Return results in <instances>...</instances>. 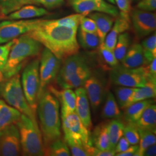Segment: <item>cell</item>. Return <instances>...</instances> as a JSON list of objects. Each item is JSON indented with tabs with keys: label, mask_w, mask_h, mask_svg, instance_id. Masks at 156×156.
I'll return each instance as SVG.
<instances>
[{
	"label": "cell",
	"mask_w": 156,
	"mask_h": 156,
	"mask_svg": "<svg viewBox=\"0 0 156 156\" xmlns=\"http://www.w3.org/2000/svg\"><path fill=\"white\" fill-rule=\"evenodd\" d=\"M62 129L64 138H69L86 147L93 146L91 133L86 128L76 112L62 117Z\"/></svg>",
	"instance_id": "cell-8"
},
{
	"label": "cell",
	"mask_w": 156,
	"mask_h": 156,
	"mask_svg": "<svg viewBox=\"0 0 156 156\" xmlns=\"http://www.w3.org/2000/svg\"><path fill=\"white\" fill-rule=\"evenodd\" d=\"M138 130L140 134V145L135 156H143V153L147 147L156 144V133L145 129H138Z\"/></svg>",
	"instance_id": "cell-34"
},
{
	"label": "cell",
	"mask_w": 156,
	"mask_h": 156,
	"mask_svg": "<svg viewBox=\"0 0 156 156\" xmlns=\"http://www.w3.org/2000/svg\"><path fill=\"white\" fill-rule=\"evenodd\" d=\"M22 153L20 138L16 123L0 131V156H16Z\"/></svg>",
	"instance_id": "cell-11"
},
{
	"label": "cell",
	"mask_w": 156,
	"mask_h": 156,
	"mask_svg": "<svg viewBox=\"0 0 156 156\" xmlns=\"http://www.w3.org/2000/svg\"><path fill=\"white\" fill-rule=\"evenodd\" d=\"M110 71V80L116 85L138 88L147 82L144 66L129 68L119 64Z\"/></svg>",
	"instance_id": "cell-7"
},
{
	"label": "cell",
	"mask_w": 156,
	"mask_h": 156,
	"mask_svg": "<svg viewBox=\"0 0 156 156\" xmlns=\"http://www.w3.org/2000/svg\"><path fill=\"white\" fill-rule=\"evenodd\" d=\"M84 15L78 13L71 15L56 20H43V23L49 26H62L67 28L78 29L80 22L82 17Z\"/></svg>",
	"instance_id": "cell-31"
},
{
	"label": "cell",
	"mask_w": 156,
	"mask_h": 156,
	"mask_svg": "<svg viewBox=\"0 0 156 156\" xmlns=\"http://www.w3.org/2000/svg\"><path fill=\"white\" fill-rule=\"evenodd\" d=\"M15 39L4 44V45H0V69H3L7 62L9 51L11 49L12 45L14 44Z\"/></svg>",
	"instance_id": "cell-41"
},
{
	"label": "cell",
	"mask_w": 156,
	"mask_h": 156,
	"mask_svg": "<svg viewBox=\"0 0 156 156\" xmlns=\"http://www.w3.org/2000/svg\"><path fill=\"white\" fill-rule=\"evenodd\" d=\"M2 97L8 104L37 122L35 113L29 105L24 94L19 73L8 79L2 90Z\"/></svg>",
	"instance_id": "cell-5"
},
{
	"label": "cell",
	"mask_w": 156,
	"mask_h": 156,
	"mask_svg": "<svg viewBox=\"0 0 156 156\" xmlns=\"http://www.w3.org/2000/svg\"><path fill=\"white\" fill-rule=\"evenodd\" d=\"M139 146L138 145L130 146L126 151L123 152L116 154L115 156H133L135 155L136 151H138Z\"/></svg>",
	"instance_id": "cell-48"
},
{
	"label": "cell",
	"mask_w": 156,
	"mask_h": 156,
	"mask_svg": "<svg viewBox=\"0 0 156 156\" xmlns=\"http://www.w3.org/2000/svg\"><path fill=\"white\" fill-rule=\"evenodd\" d=\"M80 28L85 32L91 33H97V26L94 20L89 17H82L80 20Z\"/></svg>",
	"instance_id": "cell-43"
},
{
	"label": "cell",
	"mask_w": 156,
	"mask_h": 156,
	"mask_svg": "<svg viewBox=\"0 0 156 156\" xmlns=\"http://www.w3.org/2000/svg\"><path fill=\"white\" fill-rule=\"evenodd\" d=\"M62 66V61L45 48L39 61V84L38 99L48 85L56 79Z\"/></svg>",
	"instance_id": "cell-9"
},
{
	"label": "cell",
	"mask_w": 156,
	"mask_h": 156,
	"mask_svg": "<svg viewBox=\"0 0 156 156\" xmlns=\"http://www.w3.org/2000/svg\"><path fill=\"white\" fill-rule=\"evenodd\" d=\"M123 136L131 145H138L140 142L138 130L133 123H126L124 124Z\"/></svg>",
	"instance_id": "cell-40"
},
{
	"label": "cell",
	"mask_w": 156,
	"mask_h": 156,
	"mask_svg": "<svg viewBox=\"0 0 156 156\" xmlns=\"http://www.w3.org/2000/svg\"><path fill=\"white\" fill-rule=\"evenodd\" d=\"M61 103L62 117L66 116L75 112L76 110V98L75 92L71 89H63L62 91H57L56 90H51V91Z\"/></svg>",
	"instance_id": "cell-17"
},
{
	"label": "cell",
	"mask_w": 156,
	"mask_h": 156,
	"mask_svg": "<svg viewBox=\"0 0 156 156\" xmlns=\"http://www.w3.org/2000/svg\"><path fill=\"white\" fill-rule=\"evenodd\" d=\"M130 146L131 144L129 143L127 140L123 136L120 140H119L115 148L116 154L126 151Z\"/></svg>",
	"instance_id": "cell-46"
},
{
	"label": "cell",
	"mask_w": 156,
	"mask_h": 156,
	"mask_svg": "<svg viewBox=\"0 0 156 156\" xmlns=\"http://www.w3.org/2000/svg\"><path fill=\"white\" fill-rule=\"evenodd\" d=\"M116 155L115 149L109 150H99L94 147L92 156H114Z\"/></svg>",
	"instance_id": "cell-47"
},
{
	"label": "cell",
	"mask_w": 156,
	"mask_h": 156,
	"mask_svg": "<svg viewBox=\"0 0 156 156\" xmlns=\"http://www.w3.org/2000/svg\"><path fill=\"white\" fill-rule=\"evenodd\" d=\"M108 2H109L110 3H111L112 4H115V0H106Z\"/></svg>",
	"instance_id": "cell-52"
},
{
	"label": "cell",
	"mask_w": 156,
	"mask_h": 156,
	"mask_svg": "<svg viewBox=\"0 0 156 156\" xmlns=\"http://www.w3.org/2000/svg\"><path fill=\"white\" fill-rule=\"evenodd\" d=\"M131 44V37L128 33L120 34L113 50L114 55L119 62H121L126 55Z\"/></svg>",
	"instance_id": "cell-36"
},
{
	"label": "cell",
	"mask_w": 156,
	"mask_h": 156,
	"mask_svg": "<svg viewBox=\"0 0 156 156\" xmlns=\"http://www.w3.org/2000/svg\"><path fill=\"white\" fill-rule=\"evenodd\" d=\"M74 11L83 15H87L92 12H102L112 16L117 17L119 14L118 8L104 0L95 1L92 0H79L71 3Z\"/></svg>",
	"instance_id": "cell-14"
},
{
	"label": "cell",
	"mask_w": 156,
	"mask_h": 156,
	"mask_svg": "<svg viewBox=\"0 0 156 156\" xmlns=\"http://www.w3.org/2000/svg\"><path fill=\"white\" fill-rule=\"evenodd\" d=\"M30 4V0H0V12L4 15H8L25 5Z\"/></svg>",
	"instance_id": "cell-38"
},
{
	"label": "cell",
	"mask_w": 156,
	"mask_h": 156,
	"mask_svg": "<svg viewBox=\"0 0 156 156\" xmlns=\"http://www.w3.org/2000/svg\"><path fill=\"white\" fill-rule=\"evenodd\" d=\"M144 57V66L148 65L156 57V35L153 34L145 39L142 43Z\"/></svg>",
	"instance_id": "cell-35"
},
{
	"label": "cell",
	"mask_w": 156,
	"mask_h": 156,
	"mask_svg": "<svg viewBox=\"0 0 156 156\" xmlns=\"http://www.w3.org/2000/svg\"><path fill=\"white\" fill-rule=\"evenodd\" d=\"M83 86L91 108L94 111H96L106 97L105 80L98 74L92 73Z\"/></svg>",
	"instance_id": "cell-13"
},
{
	"label": "cell",
	"mask_w": 156,
	"mask_h": 156,
	"mask_svg": "<svg viewBox=\"0 0 156 156\" xmlns=\"http://www.w3.org/2000/svg\"><path fill=\"white\" fill-rule=\"evenodd\" d=\"M93 145L99 150H109L112 148L110 138L108 131L107 123H101L94 128L91 134Z\"/></svg>",
	"instance_id": "cell-21"
},
{
	"label": "cell",
	"mask_w": 156,
	"mask_h": 156,
	"mask_svg": "<svg viewBox=\"0 0 156 156\" xmlns=\"http://www.w3.org/2000/svg\"><path fill=\"white\" fill-rule=\"evenodd\" d=\"M133 124L138 129H149L156 133V105L153 103L147 106L140 119Z\"/></svg>",
	"instance_id": "cell-23"
},
{
	"label": "cell",
	"mask_w": 156,
	"mask_h": 156,
	"mask_svg": "<svg viewBox=\"0 0 156 156\" xmlns=\"http://www.w3.org/2000/svg\"><path fill=\"white\" fill-rule=\"evenodd\" d=\"M39 60L35 59L25 67L22 73V86L26 98L35 113L38 101Z\"/></svg>",
	"instance_id": "cell-6"
},
{
	"label": "cell",
	"mask_w": 156,
	"mask_h": 156,
	"mask_svg": "<svg viewBox=\"0 0 156 156\" xmlns=\"http://www.w3.org/2000/svg\"><path fill=\"white\" fill-rule=\"evenodd\" d=\"M42 50L38 41L25 34L15 38L2 71L9 79L20 71L28 58L37 56Z\"/></svg>",
	"instance_id": "cell-3"
},
{
	"label": "cell",
	"mask_w": 156,
	"mask_h": 156,
	"mask_svg": "<svg viewBox=\"0 0 156 156\" xmlns=\"http://www.w3.org/2000/svg\"><path fill=\"white\" fill-rule=\"evenodd\" d=\"M71 154L73 156H92L94 146L86 147L84 145L77 143L69 138H64Z\"/></svg>",
	"instance_id": "cell-39"
},
{
	"label": "cell",
	"mask_w": 156,
	"mask_h": 156,
	"mask_svg": "<svg viewBox=\"0 0 156 156\" xmlns=\"http://www.w3.org/2000/svg\"><path fill=\"white\" fill-rule=\"evenodd\" d=\"M89 17L94 20L97 26V34L99 37L100 44L104 42L106 35L110 31L113 25V16L102 12L90 13Z\"/></svg>",
	"instance_id": "cell-18"
},
{
	"label": "cell",
	"mask_w": 156,
	"mask_h": 156,
	"mask_svg": "<svg viewBox=\"0 0 156 156\" xmlns=\"http://www.w3.org/2000/svg\"><path fill=\"white\" fill-rule=\"evenodd\" d=\"M130 21L120 16L116 19L110 31L106 35L104 44L106 47L113 50L117 42V38L120 34L126 32L129 28Z\"/></svg>",
	"instance_id": "cell-19"
},
{
	"label": "cell",
	"mask_w": 156,
	"mask_h": 156,
	"mask_svg": "<svg viewBox=\"0 0 156 156\" xmlns=\"http://www.w3.org/2000/svg\"><path fill=\"white\" fill-rule=\"evenodd\" d=\"M121 62L124 67L129 68L142 66L144 64V57L142 45L134 44L129 46Z\"/></svg>",
	"instance_id": "cell-20"
},
{
	"label": "cell",
	"mask_w": 156,
	"mask_h": 156,
	"mask_svg": "<svg viewBox=\"0 0 156 156\" xmlns=\"http://www.w3.org/2000/svg\"><path fill=\"white\" fill-rule=\"evenodd\" d=\"M156 95V81L148 80L144 87L135 88L131 95L128 106L134 102L154 98Z\"/></svg>",
	"instance_id": "cell-26"
},
{
	"label": "cell",
	"mask_w": 156,
	"mask_h": 156,
	"mask_svg": "<svg viewBox=\"0 0 156 156\" xmlns=\"http://www.w3.org/2000/svg\"><path fill=\"white\" fill-rule=\"evenodd\" d=\"M91 73L90 68H88L64 79L58 84L62 89H76L83 86Z\"/></svg>",
	"instance_id": "cell-27"
},
{
	"label": "cell",
	"mask_w": 156,
	"mask_h": 156,
	"mask_svg": "<svg viewBox=\"0 0 156 156\" xmlns=\"http://www.w3.org/2000/svg\"><path fill=\"white\" fill-rule=\"evenodd\" d=\"M154 103L153 100H145L130 104L124 110L123 119L126 123H134L140 117L146 107Z\"/></svg>",
	"instance_id": "cell-24"
},
{
	"label": "cell",
	"mask_w": 156,
	"mask_h": 156,
	"mask_svg": "<svg viewBox=\"0 0 156 156\" xmlns=\"http://www.w3.org/2000/svg\"><path fill=\"white\" fill-rule=\"evenodd\" d=\"M99 53L101 64L104 68L111 70L119 64V62L114 55L113 50L108 48L104 42L101 44L99 46Z\"/></svg>",
	"instance_id": "cell-33"
},
{
	"label": "cell",
	"mask_w": 156,
	"mask_h": 156,
	"mask_svg": "<svg viewBox=\"0 0 156 156\" xmlns=\"http://www.w3.org/2000/svg\"><path fill=\"white\" fill-rule=\"evenodd\" d=\"M44 147L62 138L60 102L52 92L45 89L39 97L37 108Z\"/></svg>",
	"instance_id": "cell-2"
},
{
	"label": "cell",
	"mask_w": 156,
	"mask_h": 156,
	"mask_svg": "<svg viewBox=\"0 0 156 156\" xmlns=\"http://www.w3.org/2000/svg\"><path fill=\"white\" fill-rule=\"evenodd\" d=\"M79 1V0H68V1L71 4V3H72L73 2H75V1ZM92 1H102V0H92Z\"/></svg>",
	"instance_id": "cell-51"
},
{
	"label": "cell",
	"mask_w": 156,
	"mask_h": 156,
	"mask_svg": "<svg viewBox=\"0 0 156 156\" xmlns=\"http://www.w3.org/2000/svg\"><path fill=\"white\" fill-rule=\"evenodd\" d=\"M131 21L135 33L140 38L149 35L156 30V14L151 12L135 9L131 14Z\"/></svg>",
	"instance_id": "cell-12"
},
{
	"label": "cell",
	"mask_w": 156,
	"mask_h": 156,
	"mask_svg": "<svg viewBox=\"0 0 156 156\" xmlns=\"http://www.w3.org/2000/svg\"><path fill=\"white\" fill-rule=\"evenodd\" d=\"M156 155V144L151 145L145 149L143 156H154Z\"/></svg>",
	"instance_id": "cell-49"
},
{
	"label": "cell",
	"mask_w": 156,
	"mask_h": 156,
	"mask_svg": "<svg viewBox=\"0 0 156 156\" xmlns=\"http://www.w3.org/2000/svg\"><path fill=\"white\" fill-rule=\"evenodd\" d=\"M137 8L145 11H154L156 9V0H140L137 4Z\"/></svg>",
	"instance_id": "cell-45"
},
{
	"label": "cell",
	"mask_w": 156,
	"mask_h": 156,
	"mask_svg": "<svg viewBox=\"0 0 156 156\" xmlns=\"http://www.w3.org/2000/svg\"><path fill=\"white\" fill-rule=\"evenodd\" d=\"M63 62L56 77L57 83L84 69L90 68L86 58L79 53L69 56Z\"/></svg>",
	"instance_id": "cell-15"
},
{
	"label": "cell",
	"mask_w": 156,
	"mask_h": 156,
	"mask_svg": "<svg viewBox=\"0 0 156 156\" xmlns=\"http://www.w3.org/2000/svg\"><path fill=\"white\" fill-rule=\"evenodd\" d=\"M78 29L45 24L41 19L33 30L26 34L50 50L61 61L79 53Z\"/></svg>",
	"instance_id": "cell-1"
},
{
	"label": "cell",
	"mask_w": 156,
	"mask_h": 156,
	"mask_svg": "<svg viewBox=\"0 0 156 156\" xmlns=\"http://www.w3.org/2000/svg\"><path fill=\"white\" fill-rule=\"evenodd\" d=\"M21 115L16 109L0 99V131L11 124L16 123Z\"/></svg>",
	"instance_id": "cell-25"
},
{
	"label": "cell",
	"mask_w": 156,
	"mask_h": 156,
	"mask_svg": "<svg viewBox=\"0 0 156 156\" xmlns=\"http://www.w3.org/2000/svg\"><path fill=\"white\" fill-rule=\"evenodd\" d=\"M75 92L76 96L75 112L84 126L90 131L93 125L89 100L86 90L82 86L76 88Z\"/></svg>",
	"instance_id": "cell-16"
},
{
	"label": "cell",
	"mask_w": 156,
	"mask_h": 156,
	"mask_svg": "<svg viewBox=\"0 0 156 156\" xmlns=\"http://www.w3.org/2000/svg\"><path fill=\"white\" fill-rule=\"evenodd\" d=\"M19 129L22 153L24 156H45L42 135L37 122L22 114L16 122Z\"/></svg>",
	"instance_id": "cell-4"
},
{
	"label": "cell",
	"mask_w": 156,
	"mask_h": 156,
	"mask_svg": "<svg viewBox=\"0 0 156 156\" xmlns=\"http://www.w3.org/2000/svg\"><path fill=\"white\" fill-rule=\"evenodd\" d=\"M77 39L79 45L86 50H95L99 48L101 44L97 34L85 32L80 28L78 34Z\"/></svg>",
	"instance_id": "cell-29"
},
{
	"label": "cell",
	"mask_w": 156,
	"mask_h": 156,
	"mask_svg": "<svg viewBox=\"0 0 156 156\" xmlns=\"http://www.w3.org/2000/svg\"><path fill=\"white\" fill-rule=\"evenodd\" d=\"M49 13L45 9L29 4L9 14L6 19L9 20H23L43 16Z\"/></svg>",
	"instance_id": "cell-22"
},
{
	"label": "cell",
	"mask_w": 156,
	"mask_h": 156,
	"mask_svg": "<svg viewBox=\"0 0 156 156\" xmlns=\"http://www.w3.org/2000/svg\"><path fill=\"white\" fill-rule=\"evenodd\" d=\"M2 16H4V15H3L1 13V12H0V18H1V17H2Z\"/></svg>",
	"instance_id": "cell-53"
},
{
	"label": "cell",
	"mask_w": 156,
	"mask_h": 156,
	"mask_svg": "<svg viewBox=\"0 0 156 156\" xmlns=\"http://www.w3.org/2000/svg\"><path fill=\"white\" fill-rule=\"evenodd\" d=\"M8 79L6 78L5 75L3 71L0 69V97H2V93Z\"/></svg>",
	"instance_id": "cell-50"
},
{
	"label": "cell",
	"mask_w": 156,
	"mask_h": 156,
	"mask_svg": "<svg viewBox=\"0 0 156 156\" xmlns=\"http://www.w3.org/2000/svg\"><path fill=\"white\" fill-rule=\"evenodd\" d=\"M135 88L125 86L117 87L115 89L116 100L120 109H124L128 106L129 99Z\"/></svg>",
	"instance_id": "cell-37"
},
{
	"label": "cell",
	"mask_w": 156,
	"mask_h": 156,
	"mask_svg": "<svg viewBox=\"0 0 156 156\" xmlns=\"http://www.w3.org/2000/svg\"><path fill=\"white\" fill-rule=\"evenodd\" d=\"M117 4V8L120 11V15L124 19L130 21L131 4L129 0H115Z\"/></svg>",
	"instance_id": "cell-42"
},
{
	"label": "cell",
	"mask_w": 156,
	"mask_h": 156,
	"mask_svg": "<svg viewBox=\"0 0 156 156\" xmlns=\"http://www.w3.org/2000/svg\"><path fill=\"white\" fill-rule=\"evenodd\" d=\"M41 19L11 20L0 22V45L28 33L37 27Z\"/></svg>",
	"instance_id": "cell-10"
},
{
	"label": "cell",
	"mask_w": 156,
	"mask_h": 156,
	"mask_svg": "<svg viewBox=\"0 0 156 156\" xmlns=\"http://www.w3.org/2000/svg\"><path fill=\"white\" fill-rule=\"evenodd\" d=\"M107 127L112 148L115 149L119 140L123 136L124 124L120 119H115L107 123Z\"/></svg>",
	"instance_id": "cell-32"
},
{
	"label": "cell",
	"mask_w": 156,
	"mask_h": 156,
	"mask_svg": "<svg viewBox=\"0 0 156 156\" xmlns=\"http://www.w3.org/2000/svg\"><path fill=\"white\" fill-rule=\"evenodd\" d=\"M64 0H30V4L44 6L48 9H53L62 5Z\"/></svg>",
	"instance_id": "cell-44"
},
{
	"label": "cell",
	"mask_w": 156,
	"mask_h": 156,
	"mask_svg": "<svg viewBox=\"0 0 156 156\" xmlns=\"http://www.w3.org/2000/svg\"><path fill=\"white\" fill-rule=\"evenodd\" d=\"M105 102L102 111V117L105 119H120L122 112L117 104L115 97L111 91L106 93Z\"/></svg>",
	"instance_id": "cell-28"
},
{
	"label": "cell",
	"mask_w": 156,
	"mask_h": 156,
	"mask_svg": "<svg viewBox=\"0 0 156 156\" xmlns=\"http://www.w3.org/2000/svg\"><path fill=\"white\" fill-rule=\"evenodd\" d=\"M45 156H69L71 152L66 141L60 138L45 146Z\"/></svg>",
	"instance_id": "cell-30"
}]
</instances>
